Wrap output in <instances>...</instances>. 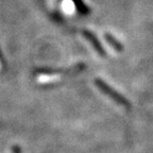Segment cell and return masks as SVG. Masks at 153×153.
<instances>
[{
    "label": "cell",
    "instance_id": "obj_1",
    "mask_svg": "<svg viewBox=\"0 0 153 153\" xmlns=\"http://www.w3.org/2000/svg\"><path fill=\"white\" fill-rule=\"evenodd\" d=\"M95 82H96V85L99 87V89H101L105 95L108 96L110 98H112L116 103H118V104L122 105V106H124V108H129L130 106H131V105H130V102L127 100V99L123 98L122 96H120L117 91H114L112 87H110V86L105 83V82H103L102 80L97 79Z\"/></svg>",
    "mask_w": 153,
    "mask_h": 153
},
{
    "label": "cell",
    "instance_id": "obj_2",
    "mask_svg": "<svg viewBox=\"0 0 153 153\" xmlns=\"http://www.w3.org/2000/svg\"><path fill=\"white\" fill-rule=\"evenodd\" d=\"M83 36L89 42V43L91 44V46H93L94 49L97 51V53H98V54L105 55V52H104V49H103V47L100 45V43H99V41L97 39V37H96V36L94 35L91 32L85 30V31H83Z\"/></svg>",
    "mask_w": 153,
    "mask_h": 153
},
{
    "label": "cell",
    "instance_id": "obj_3",
    "mask_svg": "<svg viewBox=\"0 0 153 153\" xmlns=\"http://www.w3.org/2000/svg\"><path fill=\"white\" fill-rule=\"evenodd\" d=\"M105 38H106V41L108 42V44H110L111 46H112L113 48H114L116 51H122V49H123V47L121 46V44L119 43V42L117 41V39H115L114 36H112L110 33H105Z\"/></svg>",
    "mask_w": 153,
    "mask_h": 153
},
{
    "label": "cell",
    "instance_id": "obj_4",
    "mask_svg": "<svg viewBox=\"0 0 153 153\" xmlns=\"http://www.w3.org/2000/svg\"><path fill=\"white\" fill-rule=\"evenodd\" d=\"M2 67V59H1V53H0V69Z\"/></svg>",
    "mask_w": 153,
    "mask_h": 153
}]
</instances>
